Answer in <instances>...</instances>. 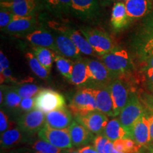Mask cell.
I'll return each instance as SVG.
<instances>
[{
	"mask_svg": "<svg viewBox=\"0 0 153 153\" xmlns=\"http://www.w3.org/2000/svg\"><path fill=\"white\" fill-rule=\"evenodd\" d=\"M133 45L140 58L153 55V10L141 22Z\"/></svg>",
	"mask_w": 153,
	"mask_h": 153,
	"instance_id": "2",
	"label": "cell"
},
{
	"mask_svg": "<svg viewBox=\"0 0 153 153\" xmlns=\"http://www.w3.org/2000/svg\"><path fill=\"white\" fill-rule=\"evenodd\" d=\"M12 0H1V2H11Z\"/></svg>",
	"mask_w": 153,
	"mask_h": 153,
	"instance_id": "53",
	"label": "cell"
},
{
	"mask_svg": "<svg viewBox=\"0 0 153 153\" xmlns=\"http://www.w3.org/2000/svg\"><path fill=\"white\" fill-rule=\"evenodd\" d=\"M73 122L72 114L65 108L45 114V125L56 129H67Z\"/></svg>",
	"mask_w": 153,
	"mask_h": 153,
	"instance_id": "17",
	"label": "cell"
},
{
	"mask_svg": "<svg viewBox=\"0 0 153 153\" xmlns=\"http://www.w3.org/2000/svg\"><path fill=\"white\" fill-rule=\"evenodd\" d=\"M38 135L40 139L61 150L73 147L68 128L56 129L45 125L43 128L38 132Z\"/></svg>",
	"mask_w": 153,
	"mask_h": 153,
	"instance_id": "8",
	"label": "cell"
},
{
	"mask_svg": "<svg viewBox=\"0 0 153 153\" xmlns=\"http://www.w3.org/2000/svg\"><path fill=\"white\" fill-rule=\"evenodd\" d=\"M120 1H128V0H120Z\"/></svg>",
	"mask_w": 153,
	"mask_h": 153,
	"instance_id": "56",
	"label": "cell"
},
{
	"mask_svg": "<svg viewBox=\"0 0 153 153\" xmlns=\"http://www.w3.org/2000/svg\"><path fill=\"white\" fill-rule=\"evenodd\" d=\"M22 134L19 129H9L1 135V147L4 149L14 148L22 143Z\"/></svg>",
	"mask_w": 153,
	"mask_h": 153,
	"instance_id": "27",
	"label": "cell"
},
{
	"mask_svg": "<svg viewBox=\"0 0 153 153\" xmlns=\"http://www.w3.org/2000/svg\"><path fill=\"white\" fill-rule=\"evenodd\" d=\"M9 153H41L28 148V147H20L11 150Z\"/></svg>",
	"mask_w": 153,
	"mask_h": 153,
	"instance_id": "45",
	"label": "cell"
},
{
	"mask_svg": "<svg viewBox=\"0 0 153 153\" xmlns=\"http://www.w3.org/2000/svg\"><path fill=\"white\" fill-rule=\"evenodd\" d=\"M26 57L27 59L30 70L36 76H38L41 79H47L48 77L50 72L41 65L33 53H27L26 54Z\"/></svg>",
	"mask_w": 153,
	"mask_h": 153,
	"instance_id": "30",
	"label": "cell"
},
{
	"mask_svg": "<svg viewBox=\"0 0 153 153\" xmlns=\"http://www.w3.org/2000/svg\"><path fill=\"white\" fill-rule=\"evenodd\" d=\"M26 40L36 47L45 48L56 53L54 37L45 29H36L26 36Z\"/></svg>",
	"mask_w": 153,
	"mask_h": 153,
	"instance_id": "22",
	"label": "cell"
},
{
	"mask_svg": "<svg viewBox=\"0 0 153 153\" xmlns=\"http://www.w3.org/2000/svg\"><path fill=\"white\" fill-rule=\"evenodd\" d=\"M99 57L110 72L114 79H124L131 76L133 63L126 50L115 47L111 51Z\"/></svg>",
	"mask_w": 153,
	"mask_h": 153,
	"instance_id": "1",
	"label": "cell"
},
{
	"mask_svg": "<svg viewBox=\"0 0 153 153\" xmlns=\"http://www.w3.org/2000/svg\"><path fill=\"white\" fill-rule=\"evenodd\" d=\"M73 147H85L93 142L94 135L82 124L73 120L71 126L68 128Z\"/></svg>",
	"mask_w": 153,
	"mask_h": 153,
	"instance_id": "15",
	"label": "cell"
},
{
	"mask_svg": "<svg viewBox=\"0 0 153 153\" xmlns=\"http://www.w3.org/2000/svg\"><path fill=\"white\" fill-rule=\"evenodd\" d=\"M14 14L9 9L1 7L0 10V27L3 30L10 24L12 21Z\"/></svg>",
	"mask_w": 153,
	"mask_h": 153,
	"instance_id": "35",
	"label": "cell"
},
{
	"mask_svg": "<svg viewBox=\"0 0 153 153\" xmlns=\"http://www.w3.org/2000/svg\"><path fill=\"white\" fill-rule=\"evenodd\" d=\"M69 107L75 116H83L89 112L97 111L95 97L91 88L87 87L76 91Z\"/></svg>",
	"mask_w": 153,
	"mask_h": 153,
	"instance_id": "6",
	"label": "cell"
},
{
	"mask_svg": "<svg viewBox=\"0 0 153 153\" xmlns=\"http://www.w3.org/2000/svg\"><path fill=\"white\" fill-rule=\"evenodd\" d=\"M44 5L50 12L60 16L71 11L72 0H44Z\"/></svg>",
	"mask_w": 153,
	"mask_h": 153,
	"instance_id": "26",
	"label": "cell"
},
{
	"mask_svg": "<svg viewBox=\"0 0 153 153\" xmlns=\"http://www.w3.org/2000/svg\"><path fill=\"white\" fill-rule=\"evenodd\" d=\"M22 99L18 94V93L14 90V89H9L6 92L4 103L7 108H16L20 107Z\"/></svg>",
	"mask_w": 153,
	"mask_h": 153,
	"instance_id": "33",
	"label": "cell"
},
{
	"mask_svg": "<svg viewBox=\"0 0 153 153\" xmlns=\"http://www.w3.org/2000/svg\"><path fill=\"white\" fill-rule=\"evenodd\" d=\"M148 145H150V146H152V147H153V141H152V143H150V144H149Z\"/></svg>",
	"mask_w": 153,
	"mask_h": 153,
	"instance_id": "55",
	"label": "cell"
},
{
	"mask_svg": "<svg viewBox=\"0 0 153 153\" xmlns=\"http://www.w3.org/2000/svg\"><path fill=\"white\" fill-rule=\"evenodd\" d=\"M28 148L41 153H62V150L53 146L43 140H35L28 144Z\"/></svg>",
	"mask_w": 153,
	"mask_h": 153,
	"instance_id": "31",
	"label": "cell"
},
{
	"mask_svg": "<svg viewBox=\"0 0 153 153\" xmlns=\"http://www.w3.org/2000/svg\"><path fill=\"white\" fill-rule=\"evenodd\" d=\"M103 135L108 140L113 143L118 140L129 138L127 132L125 131V129L120 124L118 118H116L108 121L105 128Z\"/></svg>",
	"mask_w": 153,
	"mask_h": 153,
	"instance_id": "25",
	"label": "cell"
},
{
	"mask_svg": "<svg viewBox=\"0 0 153 153\" xmlns=\"http://www.w3.org/2000/svg\"><path fill=\"white\" fill-rule=\"evenodd\" d=\"M140 99L144 106L145 112H153V94H144Z\"/></svg>",
	"mask_w": 153,
	"mask_h": 153,
	"instance_id": "38",
	"label": "cell"
},
{
	"mask_svg": "<svg viewBox=\"0 0 153 153\" xmlns=\"http://www.w3.org/2000/svg\"><path fill=\"white\" fill-rule=\"evenodd\" d=\"M79 31L83 34L99 57L110 52L115 48L111 38L106 32L92 28H81Z\"/></svg>",
	"mask_w": 153,
	"mask_h": 153,
	"instance_id": "5",
	"label": "cell"
},
{
	"mask_svg": "<svg viewBox=\"0 0 153 153\" xmlns=\"http://www.w3.org/2000/svg\"><path fill=\"white\" fill-rule=\"evenodd\" d=\"M62 153H80L79 150H76V149L73 148H68V149H64L62 150Z\"/></svg>",
	"mask_w": 153,
	"mask_h": 153,
	"instance_id": "49",
	"label": "cell"
},
{
	"mask_svg": "<svg viewBox=\"0 0 153 153\" xmlns=\"http://www.w3.org/2000/svg\"><path fill=\"white\" fill-rule=\"evenodd\" d=\"M142 80L145 87L153 94V68H142Z\"/></svg>",
	"mask_w": 153,
	"mask_h": 153,
	"instance_id": "34",
	"label": "cell"
},
{
	"mask_svg": "<svg viewBox=\"0 0 153 153\" xmlns=\"http://www.w3.org/2000/svg\"><path fill=\"white\" fill-rule=\"evenodd\" d=\"M146 148H148V150L149 151V153H153V147L150 146V145H148Z\"/></svg>",
	"mask_w": 153,
	"mask_h": 153,
	"instance_id": "52",
	"label": "cell"
},
{
	"mask_svg": "<svg viewBox=\"0 0 153 153\" xmlns=\"http://www.w3.org/2000/svg\"><path fill=\"white\" fill-rule=\"evenodd\" d=\"M54 60L59 72L66 79L70 80L72 69H73V61L67 57L57 55L56 53L54 55Z\"/></svg>",
	"mask_w": 153,
	"mask_h": 153,
	"instance_id": "29",
	"label": "cell"
},
{
	"mask_svg": "<svg viewBox=\"0 0 153 153\" xmlns=\"http://www.w3.org/2000/svg\"><path fill=\"white\" fill-rule=\"evenodd\" d=\"M89 87L91 88L95 97L97 110L106 114L107 116L114 117V103H113L109 85L94 86Z\"/></svg>",
	"mask_w": 153,
	"mask_h": 153,
	"instance_id": "13",
	"label": "cell"
},
{
	"mask_svg": "<svg viewBox=\"0 0 153 153\" xmlns=\"http://www.w3.org/2000/svg\"><path fill=\"white\" fill-rule=\"evenodd\" d=\"M109 88L114 103V117H116L119 116L134 91L130 82L121 79L113 80L109 84Z\"/></svg>",
	"mask_w": 153,
	"mask_h": 153,
	"instance_id": "7",
	"label": "cell"
},
{
	"mask_svg": "<svg viewBox=\"0 0 153 153\" xmlns=\"http://www.w3.org/2000/svg\"><path fill=\"white\" fill-rule=\"evenodd\" d=\"M45 124V114L37 109L26 113L18 121L21 131L28 134L38 133Z\"/></svg>",
	"mask_w": 153,
	"mask_h": 153,
	"instance_id": "10",
	"label": "cell"
},
{
	"mask_svg": "<svg viewBox=\"0 0 153 153\" xmlns=\"http://www.w3.org/2000/svg\"><path fill=\"white\" fill-rule=\"evenodd\" d=\"M114 148L118 152H125V146H124L123 139L118 140L114 142Z\"/></svg>",
	"mask_w": 153,
	"mask_h": 153,
	"instance_id": "46",
	"label": "cell"
},
{
	"mask_svg": "<svg viewBox=\"0 0 153 153\" xmlns=\"http://www.w3.org/2000/svg\"><path fill=\"white\" fill-rule=\"evenodd\" d=\"M79 150L80 153H99L95 150L94 146L90 145H88L87 146L82 147V148L79 149Z\"/></svg>",
	"mask_w": 153,
	"mask_h": 153,
	"instance_id": "47",
	"label": "cell"
},
{
	"mask_svg": "<svg viewBox=\"0 0 153 153\" xmlns=\"http://www.w3.org/2000/svg\"><path fill=\"white\" fill-rule=\"evenodd\" d=\"M99 1L102 6H108L116 0H99Z\"/></svg>",
	"mask_w": 153,
	"mask_h": 153,
	"instance_id": "50",
	"label": "cell"
},
{
	"mask_svg": "<svg viewBox=\"0 0 153 153\" xmlns=\"http://www.w3.org/2000/svg\"><path fill=\"white\" fill-rule=\"evenodd\" d=\"M131 19L126 12V4L123 2H116L112 9L111 24L116 31H119L128 26Z\"/></svg>",
	"mask_w": 153,
	"mask_h": 153,
	"instance_id": "23",
	"label": "cell"
},
{
	"mask_svg": "<svg viewBox=\"0 0 153 153\" xmlns=\"http://www.w3.org/2000/svg\"><path fill=\"white\" fill-rule=\"evenodd\" d=\"M54 39L56 45V54L70 60H76L81 58V52L68 36L60 33L55 34Z\"/></svg>",
	"mask_w": 153,
	"mask_h": 153,
	"instance_id": "14",
	"label": "cell"
},
{
	"mask_svg": "<svg viewBox=\"0 0 153 153\" xmlns=\"http://www.w3.org/2000/svg\"><path fill=\"white\" fill-rule=\"evenodd\" d=\"M3 101H4V99H3V93H2V89H1V91H0V103H1V104H2Z\"/></svg>",
	"mask_w": 153,
	"mask_h": 153,
	"instance_id": "51",
	"label": "cell"
},
{
	"mask_svg": "<svg viewBox=\"0 0 153 153\" xmlns=\"http://www.w3.org/2000/svg\"><path fill=\"white\" fill-rule=\"evenodd\" d=\"M9 127L8 118L6 116L4 112L2 110H1V111H0V132H1V134L9 130Z\"/></svg>",
	"mask_w": 153,
	"mask_h": 153,
	"instance_id": "40",
	"label": "cell"
},
{
	"mask_svg": "<svg viewBox=\"0 0 153 153\" xmlns=\"http://www.w3.org/2000/svg\"><path fill=\"white\" fill-rule=\"evenodd\" d=\"M14 90L18 93V94L22 97V99L33 98L41 89L38 86L33 84H27L19 86L18 87L14 88Z\"/></svg>",
	"mask_w": 153,
	"mask_h": 153,
	"instance_id": "32",
	"label": "cell"
},
{
	"mask_svg": "<svg viewBox=\"0 0 153 153\" xmlns=\"http://www.w3.org/2000/svg\"><path fill=\"white\" fill-rule=\"evenodd\" d=\"M140 60L142 68H153V55L142 57Z\"/></svg>",
	"mask_w": 153,
	"mask_h": 153,
	"instance_id": "42",
	"label": "cell"
},
{
	"mask_svg": "<svg viewBox=\"0 0 153 153\" xmlns=\"http://www.w3.org/2000/svg\"><path fill=\"white\" fill-rule=\"evenodd\" d=\"M86 62L90 80L88 87L108 85L114 80L110 72L101 61L86 59Z\"/></svg>",
	"mask_w": 153,
	"mask_h": 153,
	"instance_id": "9",
	"label": "cell"
},
{
	"mask_svg": "<svg viewBox=\"0 0 153 153\" xmlns=\"http://www.w3.org/2000/svg\"><path fill=\"white\" fill-rule=\"evenodd\" d=\"M36 25V20L33 16L21 17L16 15L13 16L12 21L3 30L6 33L14 35L25 34L33 31Z\"/></svg>",
	"mask_w": 153,
	"mask_h": 153,
	"instance_id": "16",
	"label": "cell"
},
{
	"mask_svg": "<svg viewBox=\"0 0 153 153\" xmlns=\"http://www.w3.org/2000/svg\"><path fill=\"white\" fill-rule=\"evenodd\" d=\"M59 30L60 33L65 34L70 38V40L73 42L75 46L79 49L82 54L90 55V56H97V53L94 51L90 44L89 43L83 34L79 30L69 27L60 28Z\"/></svg>",
	"mask_w": 153,
	"mask_h": 153,
	"instance_id": "20",
	"label": "cell"
},
{
	"mask_svg": "<svg viewBox=\"0 0 153 153\" xmlns=\"http://www.w3.org/2000/svg\"><path fill=\"white\" fill-rule=\"evenodd\" d=\"M126 12L131 20L145 18L153 10V0H128Z\"/></svg>",
	"mask_w": 153,
	"mask_h": 153,
	"instance_id": "18",
	"label": "cell"
},
{
	"mask_svg": "<svg viewBox=\"0 0 153 153\" xmlns=\"http://www.w3.org/2000/svg\"><path fill=\"white\" fill-rule=\"evenodd\" d=\"M71 12L84 21L93 20L99 15L98 0H72Z\"/></svg>",
	"mask_w": 153,
	"mask_h": 153,
	"instance_id": "12",
	"label": "cell"
},
{
	"mask_svg": "<svg viewBox=\"0 0 153 153\" xmlns=\"http://www.w3.org/2000/svg\"><path fill=\"white\" fill-rule=\"evenodd\" d=\"M36 5L35 0H12L11 2H1V7L9 9L14 15L21 17L33 16Z\"/></svg>",
	"mask_w": 153,
	"mask_h": 153,
	"instance_id": "21",
	"label": "cell"
},
{
	"mask_svg": "<svg viewBox=\"0 0 153 153\" xmlns=\"http://www.w3.org/2000/svg\"><path fill=\"white\" fill-rule=\"evenodd\" d=\"M65 99L57 91L51 89H41L34 97V109L45 114L65 108Z\"/></svg>",
	"mask_w": 153,
	"mask_h": 153,
	"instance_id": "4",
	"label": "cell"
},
{
	"mask_svg": "<svg viewBox=\"0 0 153 153\" xmlns=\"http://www.w3.org/2000/svg\"><path fill=\"white\" fill-rule=\"evenodd\" d=\"M9 82H14V77L11 74V70L9 68L5 69L2 72H1V83Z\"/></svg>",
	"mask_w": 153,
	"mask_h": 153,
	"instance_id": "41",
	"label": "cell"
},
{
	"mask_svg": "<svg viewBox=\"0 0 153 153\" xmlns=\"http://www.w3.org/2000/svg\"><path fill=\"white\" fill-rule=\"evenodd\" d=\"M124 146H125V153H137L141 147H140L133 139H123Z\"/></svg>",
	"mask_w": 153,
	"mask_h": 153,
	"instance_id": "37",
	"label": "cell"
},
{
	"mask_svg": "<svg viewBox=\"0 0 153 153\" xmlns=\"http://www.w3.org/2000/svg\"><path fill=\"white\" fill-rule=\"evenodd\" d=\"M70 81L72 85L78 87H82V86L88 87L90 80L88 74L86 59L79 58L74 61Z\"/></svg>",
	"mask_w": 153,
	"mask_h": 153,
	"instance_id": "24",
	"label": "cell"
},
{
	"mask_svg": "<svg viewBox=\"0 0 153 153\" xmlns=\"http://www.w3.org/2000/svg\"><path fill=\"white\" fill-rule=\"evenodd\" d=\"M75 120L95 135L103 134L107 123L108 116L98 110L88 113L83 116H75Z\"/></svg>",
	"mask_w": 153,
	"mask_h": 153,
	"instance_id": "11",
	"label": "cell"
},
{
	"mask_svg": "<svg viewBox=\"0 0 153 153\" xmlns=\"http://www.w3.org/2000/svg\"><path fill=\"white\" fill-rule=\"evenodd\" d=\"M114 149V143L108 140L105 146V153H111Z\"/></svg>",
	"mask_w": 153,
	"mask_h": 153,
	"instance_id": "48",
	"label": "cell"
},
{
	"mask_svg": "<svg viewBox=\"0 0 153 153\" xmlns=\"http://www.w3.org/2000/svg\"><path fill=\"white\" fill-rule=\"evenodd\" d=\"M145 114L146 115L149 123L150 143H152L153 141V112H145Z\"/></svg>",
	"mask_w": 153,
	"mask_h": 153,
	"instance_id": "44",
	"label": "cell"
},
{
	"mask_svg": "<svg viewBox=\"0 0 153 153\" xmlns=\"http://www.w3.org/2000/svg\"><path fill=\"white\" fill-rule=\"evenodd\" d=\"M8 68H9V60L1 51H0V73Z\"/></svg>",
	"mask_w": 153,
	"mask_h": 153,
	"instance_id": "43",
	"label": "cell"
},
{
	"mask_svg": "<svg viewBox=\"0 0 153 153\" xmlns=\"http://www.w3.org/2000/svg\"><path fill=\"white\" fill-rule=\"evenodd\" d=\"M111 153H125V152H118V151H117V150H115V149H114V150H113V151H112V152Z\"/></svg>",
	"mask_w": 153,
	"mask_h": 153,
	"instance_id": "54",
	"label": "cell"
},
{
	"mask_svg": "<svg viewBox=\"0 0 153 153\" xmlns=\"http://www.w3.org/2000/svg\"><path fill=\"white\" fill-rule=\"evenodd\" d=\"M133 139L140 147H147L150 143L149 123L146 115L144 114L134 124L131 133Z\"/></svg>",
	"mask_w": 153,
	"mask_h": 153,
	"instance_id": "19",
	"label": "cell"
},
{
	"mask_svg": "<svg viewBox=\"0 0 153 153\" xmlns=\"http://www.w3.org/2000/svg\"><path fill=\"white\" fill-rule=\"evenodd\" d=\"M21 109L24 111L29 112L30 111L33 110L34 108V98H28V99H22V102H21L20 107Z\"/></svg>",
	"mask_w": 153,
	"mask_h": 153,
	"instance_id": "39",
	"label": "cell"
},
{
	"mask_svg": "<svg viewBox=\"0 0 153 153\" xmlns=\"http://www.w3.org/2000/svg\"><path fill=\"white\" fill-rule=\"evenodd\" d=\"M32 53L39 61L41 65L45 68L49 72H51L53 61L54 60V55L49 49L41 47H34Z\"/></svg>",
	"mask_w": 153,
	"mask_h": 153,
	"instance_id": "28",
	"label": "cell"
},
{
	"mask_svg": "<svg viewBox=\"0 0 153 153\" xmlns=\"http://www.w3.org/2000/svg\"><path fill=\"white\" fill-rule=\"evenodd\" d=\"M108 140L103 134L95 135L93 140V146L99 153H105V146Z\"/></svg>",
	"mask_w": 153,
	"mask_h": 153,
	"instance_id": "36",
	"label": "cell"
},
{
	"mask_svg": "<svg viewBox=\"0 0 153 153\" xmlns=\"http://www.w3.org/2000/svg\"><path fill=\"white\" fill-rule=\"evenodd\" d=\"M144 114V106L140 99L138 96L133 92L127 104L119 114V118H118L120 124L127 132L129 138H131L132 130L134 124Z\"/></svg>",
	"mask_w": 153,
	"mask_h": 153,
	"instance_id": "3",
	"label": "cell"
}]
</instances>
